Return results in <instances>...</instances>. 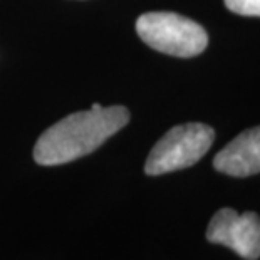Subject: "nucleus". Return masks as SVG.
Wrapping results in <instances>:
<instances>
[{"instance_id":"obj_4","label":"nucleus","mask_w":260,"mask_h":260,"mask_svg":"<svg viewBox=\"0 0 260 260\" xmlns=\"http://www.w3.org/2000/svg\"><path fill=\"white\" fill-rule=\"evenodd\" d=\"M207 240L229 247L245 260H257L260 258V217L253 212L218 210L208 223Z\"/></svg>"},{"instance_id":"obj_2","label":"nucleus","mask_w":260,"mask_h":260,"mask_svg":"<svg viewBox=\"0 0 260 260\" xmlns=\"http://www.w3.org/2000/svg\"><path fill=\"white\" fill-rule=\"evenodd\" d=\"M141 41L158 52L176 57H193L208 46V36L195 20L175 12H148L136 20Z\"/></svg>"},{"instance_id":"obj_5","label":"nucleus","mask_w":260,"mask_h":260,"mask_svg":"<svg viewBox=\"0 0 260 260\" xmlns=\"http://www.w3.org/2000/svg\"><path fill=\"white\" fill-rule=\"evenodd\" d=\"M213 168L230 176L260 173V126L240 133L213 159Z\"/></svg>"},{"instance_id":"obj_6","label":"nucleus","mask_w":260,"mask_h":260,"mask_svg":"<svg viewBox=\"0 0 260 260\" xmlns=\"http://www.w3.org/2000/svg\"><path fill=\"white\" fill-rule=\"evenodd\" d=\"M225 5L234 14L260 17V0H225Z\"/></svg>"},{"instance_id":"obj_3","label":"nucleus","mask_w":260,"mask_h":260,"mask_svg":"<svg viewBox=\"0 0 260 260\" xmlns=\"http://www.w3.org/2000/svg\"><path fill=\"white\" fill-rule=\"evenodd\" d=\"M215 131L203 123H186L171 128L149 151L145 171L149 176L193 167L213 145Z\"/></svg>"},{"instance_id":"obj_1","label":"nucleus","mask_w":260,"mask_h":260,"mask_svg":"<svg viewBox=\"0 0 260 260\" xmlns=\"http://www.w3.org/2000/svg\"><path fill=\"white\" fill-rule=\"evenodd\" d=\"M128 121L129 111L126 108H103L101 104H92L87 111L66 116L37 140L34 146L36 163L56 167L86 156L123 129Z\"/></svg>"}]
</instances>
